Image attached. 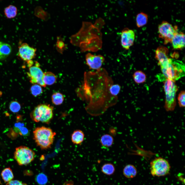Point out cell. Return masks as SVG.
<instances>
[{
  "label": "cell",
  "mask_w": 185,
  "mask_h": 185,
  "mask_svg": "<svg viewBox=\"0 0 185 185\" xmlns=\"http://www.w3.org/2000/svg\"><path fill=\"white\" fill-rule=\"evenodd\" d=\"M113 84V79L104 68L85 72L83 84L77 89V93L87 103L85 109L89 114L95 116L101 115L116 104L117 96L112 95L109 91Z\"/></svg>",
  "instance_id": "cell-1"
},
{
  "label": "cell",
  "mask_w": 185,
  "mask_h": 185,
  "mask_svg": "<svg viewBox=\"0 0 185 185\" xmlns=\"http://www.w3.org/2000/svg\"><path fill=\"white\" fill-rule=\"evenodd\" d=\"M100 20L98 19L93 25L89 22H83L79 31L71 37L70 42L79 47L82 52H95L100 49L102 42L100 29H99Z\"/></svg>",
  "instance_id": "cell-2"
},
{
  "label": "cell",
  "mask_w": 185,
  "mask_h": 185,
  "mask_svg": "<svg viewBox=\"0 0 185 185\" xmlns=\"http://www.w3.org/2000/svg\"><path fill=\"white\" fill-rule=\"evenodd\" d=\"M33 133L35 143L42 150L51 147L56 134L51 128L43 126L35 128Z\"/></svg>",
  "instance_id": "cell-3"
},
{
  "label": "cell",
  "mask_w": 185,
  "mask_h": 185,
  "mask_svg": "<svg viewBox=\"0 0 185 185\" xmlns=\"http://www.w3.org/2000/svg\"><path fill=\"white\" fill-rule=\"evenodd\" d=\"M165 80L168 79L175 82L185 76V66L181 61L171 58L165 68L161 69Z\"/></svg>",
  "instance_id": "cell-4"
},
{
  "label": "cell",
  "mask_w": 185,
  "mask_h": 185,
  "mask_svg": "<svg viewBox=\"0 0 185 185\" xmlns=\"http://www.w3.org/2000/svg\"><path fill=\"white\" fill-rule=\"evenodd\" d=\"M53 107L50 105L40 104L31 112L30 117L35 122L49 123L53 118Z\"/></svg>",
  "instance_id": "cell-5"
},
{
  "label": "cell",
  "mask_w": 185,
  "mask_h": 185,
  "mask_svg": "<svg viewBox=\"0 0 185 185\" xmlns=\"http://www.w3.org/2000/svg\"><path fill=\"white\" fill-rule=\"evenodd\" d=\"M164 83L165 95L164 108L167 112L172 111L176 105L175 96L178 87L174 81L169 79H166Z\"/></svg>",
  "instance_id": "cell-6"
},
{
  "label": "cell",
  "mask_w": 185,
  "mask_h": 185,
  "mask_svg": "<svg viewBox=\"0 0 185 185\" xmlns=\"http://www.w3.org/2000/svg\"><path fill=\"white\" fill-rule=\"evenodd\" d=\"M150 172L153 176H164L170 172L171 166L168 161L161 157L155 158L150 162Z\"/></svg>",
  "instance_id": "cell-7"
},
{
  "label": "cell",
  "mask_w": 185,
  "mask_h": 185,
  "mask_svg": "<svg viewBox=\"0 0 185 185\" xmlns=\"http://www.w3.org/2000/svg\"><path fill=\"white\" fill-rule=\"evenodd\" d=\"M34 152L31 149L25 146H20L16 147L14 154L15 159L19 165L28 164L34 159Z\"/></svg>",
  "instance_id": "cell-8"
},
{
  "label": "cell",
  "mask_w": 185,
  "mask_h": 185,
  "mask_svg": "<svg viewBox=\"0 0 185 185\" xmlns=\"http://www.w3.org/2000/svg\"><path fill=\"white\" fill-rule=\"evenodd\" d=\"M159 37L164 40L165 44L171 42L172 39L178 32L176 26H173L166 21H163L158 26Z\"/></svg>",
  "instance_id": "cell-9"
},
{
  "label": "cell",
  "mask_w": 185,
  "mask_h": 185,
  "mask_svg": "<svg viewBox=\"0 0 185 185\" xmlns=\"http://www.w3.org/2000/svg\"><path fill=\"white\" fill-rule=\"evenodd\" d=\"M35 64L29 67V71L27 75L30 79L31 83L38 84L40 86L45 87L46 85L43 81L44 73L40 67L39 63L35 62Z\"/></svg>",
  "instance_id": "cell-10"
},
{
  "label": "cell",
  "mask_w": 185,
  "mask_h": 185,
  "mask_svg": "<svg viewBox=\"0 0 185 185\" xmlns=\"http://www.w3.org/2000/svg\"><path fill=\"white\" fill-rule=\"evenodd\" d=\"M18 55L23 60L27 62L32 60L36 55V49L23 43L18 47Z\"/></svg>",
  "instance_id": "cell-11"
},
{
  "label": "cell",
  "mask_w": 185,
  "mask_h": 185,
  "mask_svg": "<svg viewBox=\"0 0 185 185\" xmlns=\"http://www.w3.org/2000/svg\"><path fill=\"white\" fill-rule=\"evenodd\" d=\"M86 64L90 69L98 70L101 68L105 61L103 56L99 54L95 55L88 53L85 56Z\"/></svg>",
  "instance_id": "cell-12"
},
{
  "label": "cell",
  "mask_w": 185,
  "mask_h": 185,
  "mask_svg": "<svg viewBox=\"0 0 185 185\" xmlns=\"http://www.w3.org/2000/svg\"><path fill=\"white\" fill-rule=\"evenodd\" d=\"M135 33L132 30L126 28L122 31L121 34V43L126 50L128 49L133 45L135 39Z\"/></svg>",
  "instance_id": "cell-13"
},
{
  "label": "cell",
  "mask_w": 185,
  "mask_h": 185,
  "mask_svg": "<svg viewBox=\"0 0 185 185\" xmlns=\"http://www.w3.org/2000/svg\"><path fill=\"white\" fill-rule=\"evenodd\" d=\"M168 49L163 46H159L155 51V58L161 69L165 68L170 61L171 58L168 56Z\"/></svg>",
  "instance_id": "cell-14"
},
{
  "label": "cell",
  "mask_w": 185,
  "mask_h": 185,
  "mask_svg": "<svg viewBox=\"0 0 185 185\" xmlns=\"http://www.w3.org/2000/svg\"><path fill=\"white\" fill-rule=\"evenodd\" d=\"M171 43L175 49H181L185 46V34L183 32H177L172 38Z\"/></svg>",
  "instance_id": "cell-15"
},
{
  "label": "cell",
  "mask_w": 185,
  "mask_h": 185,
  "mask_svg": "<svg viewBox=\"0 0 185 185\" xmlns=\"http://www.w3.org/2000/svg\"><path fill=\"white\" fill-rule=\"evenodd\" d=\"M85 134L83 132L80 130H75L71 135V140L73 144L81 145L83 142Z\"/></svg>",
  "instance_id": "cell-16"
},
{
  "label": "cell",
  "mask_w": 185,
  "mask_h": 185,
  "mask_svg": "<svg viewBox=\"0 0 185 185\" xmlns=\"http://www.w3.org/2000/svg\"><path fill=\"white\" fill-rule=\"evenodd\" d=\"M123 173L124 175L128 179L135 177L137 175V170L134 165L131 164L126 165L123 169Z\"/></svg>",
  "instance_id": "cell-17"
},
{
  "label": "cell",
  "mask_w": 185,
  "mask_h": 185,
  "mask_svg": "<svg viewBox=\"0 0 185 185\" xmlns=\"http://www.w3.org/2000/svg\"><path fill=\"white\" fill-rule=\"evenodd\" d=\"M11 51V47L9 44L0 41V60L6 58Z\"/></svg>",
  "instance_id": "cell-18"
},
{
  "label": "cell",
  "mask_w": 185,
  "mask_h": 185,
  "mask_svg": "<svg viewBox=\"0 0 185 185\" xmlns=\"http://www.w3.org/2000/svg\"><path fill=\"white\" fill-rule=\"evenodd\" d=\"M56 80V76L52 72H47L44 73L43 81L46 85H50L53 84Z\"/></svg>",
  "instance_id": "cell-19"
},
{
  "label": "cell",
  "mask_w": 185,
  "mask_h": 185,
  "mask_svg": "<svg viewBox=\"0 0 185 185\" xmlns=\"http://www.w3.org/2000/svg\"><path fill=\"white\" fill-rule=\"evenodd\" d=\"M148 20V16L146 14L143 12L139 13L137 15L136 19L137 26L140 27L146 25Z\"/></svg>",
  "instance_id": "cell-20"
},
{
  "label": "cell",
  "mask_w": 185,
  "mask_h": 185,
  "mask_svg": "<svg viewBox=\"0 0 185 185\" xmlns=\"http://www.w3.org/2000/svg\"><path fill=\"white\" fill-rule=\"evenodd\" d=\"M100 142L103 146L106 147H109L113 144L114 138L113 137L110 135L105 134L101 136Z\"/></svg>",
  "instance_id": "cell-21"
},
{
  "label": "cell",
  "mask_w": 185,
  "mask_h": 185,
  "mask_svg": "<svg viewBox=\"0 0 185 185\" xmlns=\"http://www.w3.org/2000/svg\"><path fill=\"white\" fill-rule=\"evenodd\" d=\"M2 179L5 182H8L12 180L14 175L12 170L9 167L5 168L2 170L1 173Z\"/></svg>",
  "instance_id": "cell-22"
},
{
  "label": "cell",
  "mask_w": 185,
  "mask_h": 185,
  "mask_svg": "<svg viewBox=\"0 0 185 185\" xmlns=\"http://www.w3.org/2000/svg\"><path fill=\"white\" fill-rule=\"evenodd\" d=\"M133 77L135 82L137 84H141L144 82L146 79L145 74L140 70L135 72L133 75Z\"/></svg>",
  "instance_id": "cell-23"
},
{
  "label": "cell",
  "mask_w": 185,
  "mask_h": 185,
  "mask_svg": "<svg viewBox=\"0 0 185 185\" xmlns=\"http://www.w3.org/2000/svg\"><path fill=\"white\" fill-rule=\"evenodd\" d=\"M101 171L104 174L108 175H111L114 174L115 171L114 165L110 163L104 164L101 168Z\"/></svg>",
  "instance_id": "cell-24"
},
{
  "label": "cell",
  "mask_w": 185,
  "mask_h": 185,
  "mask_svg": "<svg viewBox=\"0 0 185 185\" xmlns=\"http://www.w3.org/2000/svg\"><path fill=\"white\" fill-rule=\"evenodd\" d=\"M4 12L5 15L7 18H12L16 16L17 9L15 6L10 5L5 9Z\"/></svg>",
  "instance_id": "cell-25"
},
{
  "label": "cell",
  "mask_w": 185,
  "mask_h": 185,
  "mask_svg": "<svg viewBox=\"0 0 185 185\" xmlns=\"http://www.w3.org/2000/svg\"><path fill=\"white\" fill-rule=\"evenodd\" d=\"M51 100L52 103L57 105L61 104L64 100V97L62 94L57 92L54 93L52 96Z\"/></svg>",
  "instance_id": "cell-26"
},
{
  "label": "cell",
  "mask_w": 185,
  "mask_h": 185,
  "mask_svg": "<svg viewBox=\"0 0 185 185\" xmlns=\"http://www.w3.org/2000/svg\"><path fill=\"white\" fill-rule=\"evenodd\" d=\"M31 94L34 96H37L42 92V89L40 85L38 84H34L30 88Z\"/></svg>",
  "instance_id": "cell-27"
},
{
  "label": "cell",
  "mask_w": 185,
  "mask_h": 185,
  "mask_svg": "<svg viewBox=\"0 0 185 185\" xmlns=\"http://www.w3.org/2000/svg\"><path fill=\"white\" fill-rule=\"evenodd\" d=\"M9 109L13 113L18 112L21 109L20 103L15 100L11 101L9 105Z\"/></svg>",
  "instance_id": "cell-28"
},
{
  "label": "cell",
  "mask_w": 185,
  "mask_h": 185,
  "mask_svg": "<svg viewBox=\"0 0 185 185\" xmlns=\"http://www.w3.org/2000/svg\"><path fill=\"white\" fill-rule=\"evenodd\" d=\"M36 181L39 185H44L47 182L48 179L47 176L43 173L38 174L35 178Z\"/></svg>",
  "instance_id": "cell-29"
},
{
  "label": "cell",
  "mask_w": 185,
  "mask_h": 185,
  "mask_svg": "<svg viewBox=\"0 0 185 185\" xmlns=\"http://www.w3.org/2000/svg\"><path fill=\"white\" fill-rule=\"evenodd\" d=\"M121 88V86L119 84H113L110 87V93L113 96H117L120 91Z\"/></svg>",
  "instance_id": "cell-30"
},
{
  "label": "cell",
  "mask_w": 185,
  "mask_h": 185,
  "mask_svg": "<svg viewBox=\"0 0 185 185\" xmlns=\"http://www.w3.org/2000/svg\"><path fill=\"white\" fill-rule=\"evenodd\" d=\"M185 96L184 91H182L179 93L178 97V103L179 106L181 107H185Z\"/></svg>",
  "instance_id": "cell-31"
},
{
  "label": "cell",
  "mask_w": 185,
  "mask_h": 185,
  "mask_svg": "<svg viewBox=\"0 0 185 185\" xmlns=\"http://www.w3.org/2000/svg\"><path fill=\"white\" fill-rule=\"evenodd\" d=\"M15 131L18 133L20 135L23 136H26L29 134L28 130L24 126L18 128Z\"/></svg>",
  "instance_id": "cell-32"
},
{
  "label": "cell",
  "mask_w": 185,
  "mask_h": 185,
  "mask_svg": "<svg viewBox=\"0 0 185 185\" xmlns=\"http://www.w3.org/2000/svg\"><path fill=\"white\" fill-rule=\"evenodd\" d=\"M6 185H27L24 183L18 180H12L7 183Z\"/></svg>",
  "instance_id": "cell-33"
},
{
  "label": "cell",
  "mask_w": 185,
  "mask_h": 185,
  "mask_svg": "<svg viewBox=\"0 0 185 185\" xmlns=\"http://www.w3.org/2000/svg\"></svg>",
  "instance_id": "cell-34"
}]
</instances>
